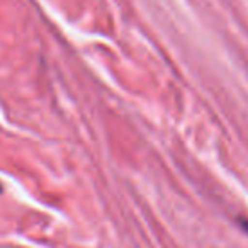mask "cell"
Returning a JSON list of instances; mask_svg holds the SVG:
<instances>
[{
  "label": "cell",
  "mask_w": 248,
  "mask_h": 248,
  "mask_svg": "<svg viewBox=\"0 0 248 248\" xmlns=\"http://www.w3.org/2000/svg\"><path fill=\"white\" fill-rule=\"evenodd\" d=\"M241 224H243L245 230H248V223H245V221H241Z\"/></svg>",
  "instance_id": "cell-1"
}]
</instances>
